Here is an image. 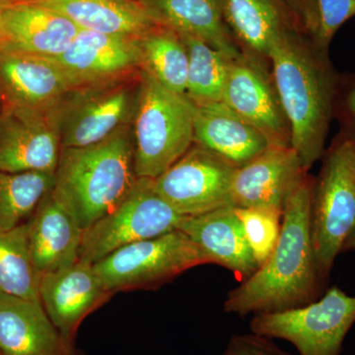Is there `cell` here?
<instances>
[{
	"instance_id": "6da1fadb",
	"label": "cell",
	"mask_w": 355,
	"mask_h": 355,
	"mask_svg": "<svg viewBox=\"0 0 355 355\" xmlns=\"http://www.w3.org/2000/svg\"><path fill=\"white\" fill-rule=\"evenodd\" d=\"M315 178L307 174L287 198L272 253L248 279L231 289L223 303L227 314L280 312L310 304L326 291L318 273L311 207Z\"/></svg>"
},
{
	"instance_id": "7a4b0ae2",
	"label": "cell",
	"mask_w": 355,
	"mask_h": 355,
	"mask_svg": "<svg viewBox=\"0 0 355 355\" xmlns=\"http://www.w3.org/2000/svg\"><path fill=\"white\" fill-rule=\"evenodd\" d=\"M268 60L291 130V146L308 172L326 153L340 77L328 53L296 27L273 42Z\"/></svg>"
},
{
	"instance_id": "3957f363",
	"label": "cell",
	"mask_w": 355,
	"mask_h": 355,
	"mask_svg": "<svg viewBox=\"0 0 355 355\" xmlns=\"http://www.w3.org/2000/svg\"><path fill=\"white\" fill-rule=\"evenodd\" d=\"M137 179L130 123L99 144L62 148L51 193L85 230L110 214Z\"/></svg>"
},
{
	"instance_id": "277c9868",
	"label": "cell",
	"mask_w": 355,
	"mask_h": 355,
	"mask_svg": "<svg viewBox=\"0 0 355 355\" xmlns=\"http://www.w3.org/2000/svg\"><path fill=\"white\" fill-rule=\"evenodd\" d=\"M198 106L142 70L132 121L137 178L156 179L193 144Z\"/></svg>"
},
{
	"instance_id": "5b68a950",
	"label": "cell",
	"mask_w": 355,
	"mask_h": 355,
	"mask_svg": "<svg viewBox=\"0 0 355 355\" xmlns=\"http://www.w3.org/2000/svg\"><path fill=\"white\" fill-rule=\"evenodd\" d=\"M323 158L313 189L311 234L318 273L327 287L336 257L355 227L352 140L338 135Z\"/></svg>"
},
{
	"instance_id": "8992f818",
	"label": "cell",
	"mask_w": 355,
	"mask_h": 355,
	"mask_svg": "<svg viewBox=\"0 0 355 355\" xmlns=\"http://www.w3.org/2000/svg\"><path fill=\"white\" fill-rule=\"evenodd\" d=\"M354 323L355 296L334 286L303 307L254 315L250 330L291 343L299 355H340Z\"/></svg>"
},
{
	"instance_id": "52a82bcc",
	"label": "cell",
	"mask_w": 355,
	"mask_h": 355,
	"mask_svg": "<svg viewBox=\"0 0 355 355\" xmlns=\"http://www.w3.org/2000/svg\"><path fill=\"white\" fill-rule=\"evenodd\" d=\"M184 217L158 195L153 180L139 178L110 214L83 231L79 260L94 265L121 248L171 232Z\"/></svg>"
},
{
	"instance_id": "ba28073f",
	"label": "cell",
	"mask_w": 355,
	"mask_h": 355,
	"mask_svg": "<svg viewBox=\"0 0 355 355\" xmlns=\"http://www.w3.org/2000/svg\"><path fill=\"white\" fill-rule=\"evenodd\" d=\"M140 79L141 72L112 83L73 89L57 108L51 110L62 148L99 144L130 125Z\"/></svg>"
},
{
	"instance_id": "9c48e42d",
	"label": "cell",
	"mask_w": 355,
	"mask_h": 355,
	"mask_svg": "<svg viewBox=\"0 0 355 355\" xmlns=\"http://www.w3.org/2000/svg\"><path fill=\"white\" fill-rule=\"evenodd\" d=\"M209 263L188 236L179 229L132 243L93 265L105 288L158 286L195 266Z\"/></svg>"
},
{
	"instance_id": "30bf717a",
	"label": "cell",
	"mask_w": 355,
	"mask_h": 355,
	"mask_svg": "<svg viewBox=\"0 0 355 355\" xmlns=\"http://www.w3.org/2000/svg\"><path fill=\"white\" fill-rule=\"evenodd\" d=\"M236 167L193 142L171 167L153 180L158 195L182 216H196L231 205Z\"/></svg>"
},
{
	"instance_id": "8fae6325",
	"label": "cell",
	"mask_w": 355,
	"mask_h": 355,
	"mask_svg": "<svg viewBox=\"0 0 355 355\" xmlns=\"http://www.w3.org/2000/svg\"><path fill=\"white\" fill-rule=\"evenodd\" d=\"M62 153L53 111L4 104L0 110V171L55 174Z\"/></svg>"
},
{
	"instance_id": "7c38bea8",
	"label": "cell",
	"mask_w": 355,
	"mask_h": 355,
	"mask_svg": "<svg viewBox=\"0 0 355 355\" xmlns=\"http://www.w3.org/2000/svg\"><path fill=\"white\" fill-rule=\"evenodd\" d=\"M53 60L73 89L120 80L142 70L139 38L83 29L69 49Z\"/></svg>"
},
{
	"instance_id": "4fadbf2b",
	"label": "cell",
	"mask_w": 355,
	"mask_h": 355,
	"mask_svg": "<svg viewBox=\"0 0 355 355\" xmlns=\"http://www.w3.org/2000/svg\"><path fill=\"white\" fill-rule=\"evenodd\" d=\"M222 102L251 123L272 146H291V130L272 79L259 58L243 53L231 60Z\"/></svg>"
},
{
	"instance_id": "5bb4252c",
	"label": "cell",
	"mask_w": 355,
	"mask_h": 355,
	"mask_svg": "<svg viewBox=\"0 0 355 355\" xmlns=\"http://www.w3.org/2000/svg\"><path fill=\"white\" fill-rule=\"evenodd\" d=\"M0 90L4 104L50 112L73 88L62 69L51 58L0 44Z\"/></svg>"
},
{
	"instance_id": "9a60e30c",
	"label": "cell",
	"mask_w": 355,
	"mask_h": 355,
	"mask_svg": "<svg viewBox=\"0 0 355 355\" xmlns=\"http://www.w3.org/2000/svg\"><path fill=\"white\" fill-rule=\"evenodd\" d=\"M307 174L291 146L268 147L246 165L236 168L231 183V205L284 212L287 198Z\"/></svg>"
},
{
	"instance_id": "2e32d148",
	"label": "cell",
	"mask_w": 355,
	"mask_h": 355,
	"mask_svg": "<svg viewBox=\"0 0 355 355\" xmlns=\"http://www.w3.org/2000/svg\"><path fill=\"white\" fill-rule=\"evenodd\" d=\"M39 292L46 314L69 347L84 318L110 295L92 263L80 260L44 273Z\"/></svg>"
},
{
	"instance_id": "e0dca14e",
	"label": "cell",
	"mask_w": 355,
	"mask_h": 355,
	"mask_svg": "<svg viewBox=\"0 0 355 355\" xmlns=\"http://www.w3.org/2000/svg\"><path fill=\"white\" fill-rule=\"evenodd\" d=\"M80 28L37 1L0 6V44L46 58L62 55Z\"/></svg>"
},
{
	"instance_id": "ac0fdd59",
	"label": "cell",
	"mask_w": 355,
	"mask_h": 355,
	"mask_svg": "<svg viewBox=\"0 0 355 355\" xmlns=\"http://www.w3.org/2000/svg\"><path fill=\"white\" fill-rule=\"evenodd\" d=\"M177 229L188 236L209 263L223 266L241 282L259 268L232 205L184 216Z\"/></svg>"
},
{
	"instance_id": "d6986e66",
	"label": "cell",
	"mask_w": 355,
	"mask_h": 355,
	"mask_svg": "<svg viewBox=\"0 0 355 355\" xmlns=\"http://www.w3.org/2000/svg\"><path fill=\"white\" fill-rule=\"evenodd\" d=\"M40 300L0 295V355H69Z\"/></svg>"
},
{
	"instance_id": "ffe728a7",
	"label": "cell",
	"mask_w": 355,
	"mask_h": 355,
	"mask_svg": "<svg viewBox=\"0 0 355 355\" xmlns=\"http://www.w3.org/2000/svg\"><path fill=\"white\" fill-rule=\"evenodd\" d=\"M28 241L42 275L73 265L79 260L83 229L69 211L46 193L27 222Z\"/></svg>"
},
{
	"instance_id": "44dd1931",
	"label": "cell",
	"mask_w": 355,
	"mask_h": 355,
	"mask_svg": "<svg viewBox=\"0 0 355 355\" xmlns=\"http://www.w3.org/2000/svg\"><path fill=\"white\" fill-rule=\"evenodd\" d=\"M193 142L236 168L246 165L272 146L258 128L223 102L198 106Z\"/></svg>"
},
{
	"instance_id": "7402d4cb",
	"label": "cell",
	"mask_w": 355,
	"mask_h": 355,
	"mask_svg": "<svg viewBox=\"0 0 355 355\" xmlns=\"http://www.w3.org/2000/svg\"><path fill=\"white\" fill-rule=\"evenodd\" d=\"M217 3L236 43L259 60H268L270 46L282 33L299 28L282 0H217Z\"/></svg>"
},
{
	"instance_id": "603a6c76",
	"label": "cell",
	"mask_w": 355,
	"mask_h": 355,
	"mask_svg": "<svg viewBox=\"0 0 355 355\" xmlns=\"http://www.w3.org/2000/svg\"><path fill=\"white\" fill-rule=\"evenodd\" d=\"M83 30L139 38L158 23L141 0H37Z\"/></svg>"
},
{
	"instance_id": "cb8c5ba5",
	"label": "cell",
	"mask_w": 355,
	"mask_h": 355,
	"mask_svg": "<svg viewBox=\"0 0 355 355\" xmlns=\"http://www.w3.org/2000/svg\"><path fill=\"white\" fill-rule=\"evenodd\" d=\"M158 24L202 40L229 58L243 51L222 18L217 0H141Z\"/></svg>"
},
{
	"instance_id": "d4e9b609",
	"label": "cell",
	"mask_w": 355,
	"mask_h": 355,
	"mask_svg": "<svg viewBox=\"0 0 355 355\" xmlns=\"http://www.w3.org/2000/svg\"><path fill=\"white\" fill-rule=\"evenodd\" d=\"M139 44L142 70L165 88L186 94L189 55L180 35L158 24L139 37Z\"/></svg>"
},
{
	"instance_id": "484cf974",
	"label": "cell",
	"mask_w": 355,
	"mask_h": 355,
	"mask_svg": "<svg viewBox=\"0 0 355 355\" xmlns=\"http://www.w3.org/2000/svg\"><path fill=\"white\" fill-rule=\"evenodd\" d=\"M42 275L30 251L27 223L0 232V295L40 300Z\"/></svg>"
},
{
	"instance_id": "4316f807",
	"label": "cell",
	"mask_w": 355,
	"mask_h": 355,
	"mask_svg": "<svg viewBox=\"0 0 355 355\" xmlns=\"http://www.w3.org/2000/svg\"><path fill=\"white\" fill-rule=\"evenodd\" d=\"M180 37L189 55L186 95L197 106L222 102L232 58L202 40Z\"/></svg>"
},
{
	"instance_id": "83f0119b",
	"label": "cell",
	"mask_w": 355,
	"mask_h": 355,
	"mask_svg": "<svg viewBox=\"0 0 355 355\" xmlns=\"http://www.w3.org/2000/svg\"><path fill=\"white\" fill-rule=\"evenodd\" d=\"M53 183L55 174L0 171V232L31 216Z\"/></svg>"
},
{
	"instance_id": "f1b7e54d",
	"label": "cell",
	"mask_w": 355,
	"mask_h": 355,
	"mask_svg": "<svg viewBox=\"0 0 355 355\" xmlns=\"http://www.w3.org/2000/svg\"><path fill=\"white\" fill-rule=\"evenodd\" d=\"M245 237L259 268L272 253L282 229L280 210L263 207H235Z\"/></svg>"
},
{
	"instance_id": "f546056e",
	"label": "cell",
	"mask_w": 355,
	"mask_h": 355,
	"mask_svg": "<svg viewBox=\"0 0 355 355\" xmlns=\"http://www.w3.org/2000/svg\"><path fill=\"white\" fill-rule=\"evenodd\" d=\"M319 27L313 39L319 50L329 53L334 37L347 21L355 17V0H316Z\"/></svg>"
},
{
	"instance_id": "4dcf8cb0",
	"label": "cell",
	"mask_w": 355,
	"mask_h": 355,
	"mask_svg": "<svg viewBox=\"0 0 355 355\" xmlns=\"http://www.w3.org/2000/svg\"><path fill=\"white\" fill-rule=\"evenodd\" d=\"M338 116L345 132L343 133L355 142V76L338 79L334 118Z\"/></svg>"
},
{
	"instance_id": "1f68e13d",
	"label": "cell",
	"mask_w": 355,
	"mask_h": 355,
	"mask_svg": "<svg viewBox=\"0 0 355 355\" xmlns=\"http://www.w3.org/2000/svg\"><path fill=\"white\" fill-rule=\"evenodd\" d=\"M223 355H291L280 349L272 338L250 333L236 335L229 340Z\"/></svg>"
},
{
	"instance_id": "d6a6232c",
	"label": "cell",
	"mask_w": 355,
	"mask_h": 355,
	"mask_svg": "<svg viewBox=\"0 0 355 355\" xmlns=\"http://www.w3.org/2000/svg\"><path fill=\"white\" fill-rule=\"evenodd\" d=\"M292 14L299 28L311 39L316 36L319 27L316 0H282Z\"/></svg>"
},
{
	"instance_id": "836d02e7",
	"label": "cell",
	"mask_w": 355,
	"mask_h": 355,
	"mask_svg": "<svg viewBox=\"0 0 355 355\" xmlns=\"http://www.w3.org/2000/svg\"><path fill=\"white\" fill-rule=\"evenodd\" d=\"M347 251H355V227L352 231L349 237H347V241L343 245L342 253Z\"/></svg>"
},
{
	"instance_id": "e575fe53",
	"label": "cell",
	"mask_w": 355,
	"mask_h": 355,
	"mask_svg": "<svg viewBox=\"0 0 355 355\" xmlns=\"http://www.w3.org/2000/svg\"><path fill=\"white\" fill-rule=\"evenodd\" d=\"M37 0H0V6L3 4L24 3V2H33Z\"/></svg>"
},
{
	"instance_id": "d590c367",
	"label": "cell",
	"mask_w": 355,
	"mask_h": 355,
	"mask_svg": "<svg viewBox=\"0 0 355 355\" xmlns=\"http://www.w3.org/2000/svg\"><path fill=\"white\" fill-rule=\"evenodd\" d=\"M352 140V139H350ZM352 164L355 176V142L352 140Z\"/></svg>"
},
{
	"instance_id": "8d00e7d4",
	"label": "cell",
	"mask_w": 355,
	"mask_h": 355,
	"mask_svg": "<svg viewBox=\"0 0 355 355\" xmlns=\"http://www.w3.org/2000/svg\"><path fill=\"white\" fill-rule=\"evenodd\" d=\"M3 104H4L3 97H2L1 90H0V110H1L2 107H3Z\"/></svg>"
},
{
	"instance_id": "74e56055",
	"label": "cell",
	"mask_w": 355,
	"mask_h": 355,
	"mask_svg": "<svg viewBox=\"0 0 355 355\" xmlns=\"http://www.w3.org/2000/svg\"><path fill=\"white\" fill-rule=\"evenodd\" d=\"M0 41H1V36H0Z\"/></svg>"
}]
</instances>
